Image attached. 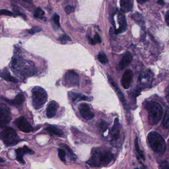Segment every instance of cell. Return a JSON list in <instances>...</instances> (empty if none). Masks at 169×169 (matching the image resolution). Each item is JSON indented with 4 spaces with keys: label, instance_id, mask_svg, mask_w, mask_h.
<instances>
[{
    "label": "cell",
    "instance_id": "obj_1",
    "mask_svg": "<svg viewBox=\"0 0 169 169\" xmlns=\"http://www.w3.org/2000/svg\"><path fill=\"white\" fill-rule=\"evenodd\" d=\"M113 158L114 155L110 151L93 148L91 151V156L86 163L91 167H99L108 165Z\"/></svg>",
    "mask_w": 169,
    "mask_h": 169
},
{
    "label": "cell",
    "instance_id": "obj_2",
    "mask_svg": "<svg viewBox=\"0 0 169 169\" xmlns=\"http://www.w3.org/2000/svg\"><path fill=\"white\" fill-rule=\"evenodd\" d=\"M11 69L17 70V72L20 68V73L21 75L23 77H28L33 76L36 72V68L31 62L26 61L24 62L23 60L20 59V58L14 57L13 58L11 62Z\"/></svg>",
    "mask_w": 169,
    "mask_h": 169
},
{
    "label": "cell",
    "instance_id": "obj_3",
    "mask_svg": "<svg viewBox=\"0 0 169 169\" xmlns=\"http://www.w3.org/2000/svg\"><path fill=\"white\" fill-rule=\"evenodd\" d=\"M145 108L148 113V119L151 125H155L162 118L163 109L160 103L155 101H149L145 104Z\"/></svg>",
    "mask_w": 169,
    "mask_h": 169
},
{
    "label": "cell",
    "instance_id": "obj_4",
    "mask_svg": "<svg viewBox=\"0 0 169 169\" xmlns=\"http://www.w3.org/2000/svg\"><path fill=\"white\" fill-rule=\"evenodd\" d=\"M147 138L149 146L154 152L161 155H163L165 152V142L159 133L156 131H151L148 134Z\"/></svg>",
    "mask_w": 169,
    "mask_h": 169
},
{
    "label": "cell",
    "instance_id": "obj_5",
    "mask_svg": "<svg viewBox=\"0 0 169 169\" xmlns=\"http://www.w3.org/2000/svg\"><path fill=\"white\" fill-rule=\"evenodd\" d=\"M48 95L45 90L40 87H35L32 90V103L34 109L42 108L47 101Z\"/></svg>",
    "mask_w": 169,
    "mask_h": 169
},
{
    "label": "cell",
    "instance_id": "obj_6",
    "mask_svg": "<svg viewBox=\"0 0 169 169\" xmlns=\"http://www.w3.org/2000/svg\"><path fill=\"white\" fill-rule=\"evenodd\" d=\"M1 138L7 147L15 146L21 142L15 129L11 127H4L1 132Z\"/></svg>",
    "mask_w": 169,
    "mask_h": 169
},
{
    "label": "cell",
    "instance_id": "obj_7",
    "mask_svg": "<svg viewBox=\"0 0 169 169\" xmlns=\"http://www.w3.org/2000/svg\"><path fill=\"white\" fill-rule=\"evenodd\" d=\"M64 82L69 87H79V76L78 74L74 70H69L66 72L64 76Z\"/></svg>",
    "mask_w": 169,
    "mask_h": 169
},
{
    "label": "cell",
    "instance_id": "obj_8",
    "mask_svg": "<svg viewBox=\"0 0 169 169\" xmlns=\"http://www.w3.org/2000/svg\"><path fill=\"white\" fill-rule=\"evenodd\" d=\"M11 110L4 103L0 105V125L1 127H5L11 121Z\"/></svg>",
    "mask_w": 169,
    "mask_h": 169
},
{
    "label": "cell",
    "instance_id": "obj_9",
    "mask_svg": "<svg viewBox=\"0 0 169 169\" xmlns=\"http://www.w3.org/2000/svg\"><path fill=\"white\" fill-rule=\"evenodd\" d=\"M15 125L22 132L29 133L34 131V129L24 117H20L14 121Z\"/></svg>",
    "mask_w": 169,
    "mask_h": 169
},
{
    "label": "cell",
    "instance_id": "obj_10",
    "mask_svg": "<svg viewBox=\"0 0 169 169\" xmlns=\"http://www.w3.org/2000/svg\"><path fill=\"white\" fill-rule=\"evenodd\" d=\"M15 153L17 155V160L19 163L21 164H25V161L23 159V156L25 154H34V152L30 149L28 147L24 145L23 147L15 149Z\"/></svg>",
    "mask_w": 169,
    "mask_h": 169
},
{
    "label": "cell",
    "instance_id": "obj_11",
    "mask_svg": "<svg viewBox=\"0 0 169 169\" xmlns=\"http://www.w3.org/2000/svg\"><path fill=\"white\" fill-rule=\"evenodd\" d=\"M79 111L82 117L86 120H90L95 117L94 113L90 110V107L87 103H82L80 105Z\"/></svg>",
    "mask_w": 169,
    "mask_h": 169
},
{
    "label": "cell",
    "instance_id": "obj_12",
    "mask_svg": "<svg viewBox=\"0 0 169 169\" xmlns=\"http://www.w3.org/2000/svg\"><path fill=\"white\" fill-rule=\"evenodd\" d=\"M2 99L5 101L6 103L9 104V105H11L13 106L20 107L24 103L25 98L24 95L22 93H19L17 94L15 98L13 100H9L6 99V98L2 97Z\"/></svg>",
    "mask_w": 169,
    "mask_h": 169
},
{
    "label": "cell",
    "instance_id": "obj_13",
    "mask_svg": "<svg viewBox=\"0 0 169 169\" xmlns=\"http://www.w3.org/2000/svg\"><path fill=\"white\" fill-rule=\"evenodd\" d=\"M133 72L131 70H127L121 78V85L125 89H129L132 82Z\"/></svg>",
    "mask_w": 169,
    "mask_h": 169
},
{
    "label": "cell",
    "instance_id": "obj_14",
    "mask_svg": "<svg viewBox=\"0 0 169 169\" xmlns=\"http://www.w3.org/2000/svg\"><path fill=\"white\" fill-rule=\"evenodd\" d=\"M118 20L119 24V28L118 30H116L115 32L116 34L122 33L125 32L127 29V20L125 15L123 13V11L119 12L118 13Z\"/></svg>",
    "mask_w": 169,
    "mask_h": 169
},
{
    "label": "cell",
    "instance_id": "obj_15",
    "mask_svg": "<svg viewBox=\"0 0 169 169\" xmlns=\"http://www.w3.org/2000/svg\"><path fill=\"white\" fill-rule=\"evenodd\" d=\"M68 96L69 99L74 103H77L81 101H90V98L83 94L76 93V92L70 91L68 92Z\"/></svg>",
    "mask_w": 169,
    "mask_h": 169
},
{
    "label": "cell",
    "instance_id": "obj_16",
    "mask_svg": "<svg viewBox=\"0 0 169 169\" xmlns=\"http://www.w3.org/2000/svg\"><path fill=\"white\" fill-rule=\"evenodd\" d=\"M111 135L113 140H117L120 135V124L119 119L116 118L114 121V125H113L110 131Z\"/></svg>",
    "mask_w": 169,
    "mask_h": 169
},
{
    "label": "cell",
    "instance_id": "obj_17",
    "mask_svg": "<svg viewBox=\"0 0 169 169\" xmlns=\"http://www.w3.org/2000/svg\"><path fill=\"white\" fill-rule=\"evenodd\" d=\"M59 108L58 104L55 101H52L49 103L47 107L46 116L48 118H53L55 116L57 110Z\"/></svg>",
    "mask_w": 169,
    "mask_h": 169
},
{
    "label": "cell",
    "instance_id": "obj_18",
    "mask_svg": "<svg viewBox=\"0 0 169 169\" xmlns=\"http://www.w3.org/2000/svg\"><path fill=\"white\" fill-rule=\"evenodd\" d=\"M108 78L109 81V82L112 85V87H114V89L116 90L117 93L118 94V96L119 97V99L121 102V103H123V106H125V108H126L127 107V105H126V102H125V98L123 96V93L121 92V91L120 90L119 87H118V85L117 84L114 80L112 78V77H111L110 76H108Z\"/></svg>",
    "mask_w": 169,
    "mask_h": 169
},
{
    "label": "cell",
    "instance_id": "obj_19",
    "mask_svg": "<svg viewBox=\"0 0 169 169\" xmlns=\"http://www.w3.org/2000/svg\"><path fill=\"white\" fill-rule=\"evenodd\" d=\"M132 60V56L129 53L125 54L121 61L119 63V68L120 70H123L129 64H131Z\"/></svg>",
    "mask_w": 169,
    "mask_h": 169
},
{
    "label": "cell",
    "instance_id": "obj_20",
    "mask_svg": "<svg viewBox=\"0 0 169 169\" xmlns=\"http://www.w3.org/2000/svg\"><path fill=\"white\" fill-rule=\"evenodd\" d=\"M121 11L127 13L131 11L133 7V0H120Z\"/></svg>",
    "mask_w": 169,
    "mask_h": 169
},
{
    "label": "cell",
    "instance_id": "obj_21",
    "mask_svg": "<svg viewBox=\"0 0 169 169\" xmlns=\"http://www.w3.org/2000/svg\"><path fill=\"white\" fill-rule=\"evenodd\" d=\"M1 77L5 80L8 82L13 83H17L19 82L18 80L13 76L6 68H5L2 70L1 74Z\"/></svg>",
    "mask_w": 169,
    "mask_h": 169
},
{
    "label": "cell",
    "instance_id": "obj_22",
    "mask_svg": "<svg viewBox=\"0 0 169 169\" xmlns=\"http://www.w3.org/2000/svg\"><path fill=\"white\" fill-rule=\"evenodd\" d=\"M45 130L48 131L51 135H55L60 137H62L64 134V133L61 129L58 128L54 125H50L46 127Z\"/></svg>",
    "mask_w": 169,
    "mask_h": 169
},
{
    "label": "cell",
    "instance_id": "obj_23",
    "mask_svg": "<svg viewBox=\"0 0 169 169\" xmlns=\"http://www.w3.org/2000/svg\"><path fill=\"white\" fill-rule=\"evenodd\" d=\"M60 146H61V147L64 148V149H66V150L68 151V155L70 156V158L71 160L74 161H76V156L74 154L72 149L68 146V145L65 144H60Z\"/></svg>",
    "mask_w": 169,
    "mask_h": 169
},
{
    "label": "cell",
    "instance_id": "obj_24",
    "mask_svg": "<svg viewBox=\"0 0 169 169\" xmlns=\"http://www.w3.org/2000/svg\"><path fill=\"white\" fill-rule=\"evenodd\" d=\"M134 144H135V149H136V151H137L138 155L143 160H145L144 152L140 149L139 146V144H138V141L137 136H136L135 139L134 140Z\"/></svg>",
    "mask_w": 169,
    "mask_h": 169
},
{
    "label": "cell",
    "instance_id": "obj_25",
    "mask_svg": "<svg viewBox=\"0 0 169 169\" xmlns=\"http://www.w3.org/2000/svg\"><path fill=\"white\" fill-rule=\"evenodd\" d=\"M98 59L102 64H105L108 63V60L104 53L100 52L98 55Z\"/></svg>",
    "mask_w": 169,
    "mask_h": 169
},
{
    "label": "cell",
    "instance_id": "obj_26",
    "mask_svg": "<svg viewBox=\"0 0 169 169\" xmlns=\"http://www.w3.org/2000/svg\"><path fill=\"white\" fill-rule=\"evenodd\" d=\"M58 156L60 159V160L62 162L66 163V152L65 150L62 148H59L58 149Z\"/></svg>",
    "mask_w": 169,
    "mask_h": 169
},
{
    "label": "cell",
    "instance_id": "obj_27",
    "mask_svg": "<svg viewBox=\"0 0 169 169\" xmlns=\"http://www.w3.org/2000/svg\"><path fill=\"white\" fill-rule=\"evenodd\" d=\"M163 125L165 128L169 129V110L166 111L164 118Z\"/></svg>",
    "mask_w": 169,
    "mask_h": 169
},
{
    "label": "cell",
    "instance_id": "obj_28",
    "mask_svg": "<svg viewBox=\"0 0 169 169\" xmlns=\"http://www.w3.org/2000/svg\"><path fill=\"white\" fill-rule=\"evenodd\" d=\"M44 15L45 12L41 8L38 7L35 11L34 17L37 19H42Z\"/></svg>",
    "mask_w": 169,
    "mask_h": 169
},
{
    "label": "cell",
    "instance_id": "obj_29",
    "mask_svg": "<svg viewBox=\"0 0 169 169\" xmlns=\"http://www.w3.org/2000/svg\"><path fill=\"white\" fill-rule=\"evenodd\" d=\"M99 128L101 131H102L103 132H105L108 129V124L106 121H101L99 124Z\"/></svg>",
    "mask_w": 169,
    "mask_h": 169
},
{
    "label": "cell",
    "instance_id": "obj_30",
    "mask_svg": "<svg viewBox=\"0 0 169 169\" xmlns=\"http://www.w3.org/2000/svg\"><path fill=\"white\" fill-rule=\"evenodd\" d=\"M75 11V7L74 6L68 5L65 7L64 11L67 15H70V13H72Z\"/></svg>",
    "mask_w": 169,
    "mask_h": 169
},
{
    "label": "cell",
    "instance_id": "obj_31",
    "mask_svg": "<svg viewBox=\"0 0 169 169\" xmlns=\"http://www.w3.org/2000/svg\"><path fill=\"white\" fill-rule=\"evenodd\" d=\"M59 40L62 43H66L68 41H71L72 40L68 36L64 34V35H62V37L59 38Z\"/></svg>",
    "mask_w": 169,
    "mask_h": 169
},
{
    "label": "cell",
    "instance_id": "obj_32",
    "mask_svg": "<svg viewBox=\"0 0 169 169\" xmlns=\"http://www.w3.org/2000/svg\"><path fill=\"white\" fill-rule=\"evenodd\" d=\"M1 15H7V16H10V17H12V16H15V15L12 13L11 11L7 10V9H1Z\"/></svg>",
    "mask_w": 169,
    "mask_h": 169
},
{
    "label": "cell",
    "instance_id": "obj_33",
    "mask_svg": "<svg viewBox=\"0 0 169 169\" xmlns=\"http://www.w3.org/2000/svg\"><path fill=\"white\" fill-rule=\"evenodd\" d=\"M53 19L54 22L56 25L59 27L60 26V17H59V15H57V13H55V15H54Z\"/></svg>",
    "mask_w": 169,
    "mask_h": 169
},
{
    "label": "cell",
    "instance_id": "obj_34",
    "mask_svg": "<svg viewBox=\"0 0 169 169\" xmlns=\"http://www.w3.org/2000/svg\"><path fill=\"white\" fill-rule=\"evenodd\" d=\"M41 30H42L40 28L38 27H34L32 28L31 30H28V33L30 34H34V33L39 32Z\"/></svg>",
    "mask_w": 169,
    "mask_h": 169
},
{
    "label": "cell",
    "instance_id": "obj_35",
    "mask_svg": "<svg viewBox=\"0 0 169 169\" xmlns=\"http://www.w3.org/2000/svg\"><path fill=\"white\" fill-rule=\"evenodd\" d=\"M159 168L160 169H169V165L167 162L164 161L160 164Z\"/></svg>",
    "mask_w": 169,
    "mask_h": 169
},
{
    "label": "cell",
    "instance_id": "obj_36",
    "mask_svg": "<svg viewBox=\"0 0 169 169\" xmlns=\"http://www.w3.org/2000/svg\"><path fill=\"white\" fill-rule=\"evenodd\" d=\"M94 39L96 43H101V42H102L101 38L100 37L99 35H98V33H96Z\"/></svg>",
    "mask_w": 169,
    "mask_h": 169
},
{
    "label": "cell",
    "instance_id": "obj_37",
    "mask_svg": "<svg viewBox=\"0 0 169 169\" xmlns=\"http://www.w3.org/2000/svg\"><path fill=\"white\" fill-rule=\"evenodd\" d=\"M165 19L168 25H169V11H168L166 14Z\"/></svg>",
    "mask_w": 169,
    "mask_h": 169
},
{
    "label": "cell",
    "instance_id": "obj_38",
    "mask_svg": "<svg viewBox=\"0 0 169 169\" xmlns=\"http://www.w3.org/2000/svg\"><path fill=\"white\" fill-rule=\"evenodd\" d=\"M88 41H89V42L90 43V44H92V45H95L96 44V43L95 42V41L94 40V39L91 38L90 37H88Z\"/></svg>",
    "mask_w": 169,
    "mask_h": 169
},
{
    "label": "cell",
    "instance_id": "obj_39",
    "mask_svg": "<svg viewBox=\"0 0 169 169\" xmlns=\"http://www.w3.org/2000/svg\"><path fill=\"white\" fill-rule=\"evenodd\" d=\"M166 99L167 100V101H168V102H169V86L168 87L166 91Z\"/></svg>",
    "mask_w": 169,
    "mask_h": 169
},
{
    "label": "cell",
    "instance_id": "obj_40",
    "mask_svg": "<svg viewBox=\"0 0 169 169\" xmlns=\"http://www.w3.org/2000/svg\"><path fill=\"white\" fill-rule=\"evenodd\" d=\"M148 1H149V0H137L138 3L139 4H143V3L147 2Z\"/></svg>",
    "mask_w": 169,
    "mask_h": 169
},
{
    "label": "cell",
    "instance_id": "obj_41",
    "mask_svg": "<svg viewBox=\"0 0 169 169\" xmlns=\"http://www.w3.org/2000/svg\"><path fill=\"white\" fill-rule=\"evenodd\" d=\"M157 3L160 4V5H163L164 4V2L163 0H158Z\"/></svg>",
    "mask_w": 169,
    "mask_h": 169
},
{
    "label": "cell",
    "instance_id": "obj_42",
    "mask_svg": "<svg viewBox=\"0 0 169 169\" xmlns=\"http://www.w3.org/2000/svg\"></svg>",
    "mask_w": 169,
    "mask_h": 169
}]
</instances>
